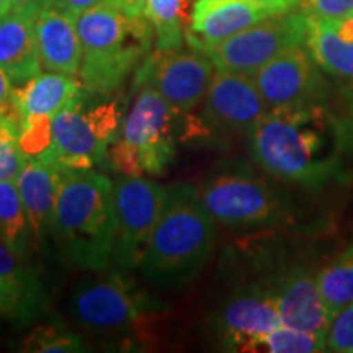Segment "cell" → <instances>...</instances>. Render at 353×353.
I'll return each instance as SVG.
<instances>
[{
    "mask_svg": "<svg viewBox=\"0 0 353 353\" xmlns=\"http://www.w3.org/2000/svg\"><path fill=\"white\" fill-rule=\"evenodd\" d=\"M298 8L312 19L341 20L352 15L353 0H299Z\"/></svg>",
    "mask_w": 353,
    "mask_h": 353,
    "instance_id": "cell-30",
    "label": "cell"
},
{
    "mask_svg": "<svg viewBox=\"0 0 353 353\" xmlns=\"http://www.w3.org/2000/svg\"><path fill=\"white\" fill-rule=\"evenodd\" d=\"M10 10L25 13V15L37 20V17L44 8L54 6V0H10Z\"/></svg>",
    "mask_w": 353,
    "mask_h": 353,
    "instance_id": "cell-31",
    "label": "cell"
},
{
    "mask_svg": "<svg viewBox=\"0 0 353 353\" xmlns=\"http://www.w3.org/2000/svg\"><path fill=\"white\" fill-rule=\"evenodd\" d=\"M63 174V167L41 152L28 157L15 180L37 247L46 245L54 236L56 200Z\"/></svg>",
    "mask_w": 353,
    "mask_h": 353,
    "instance_id": "cell-17",
    "label": "cell"
},
{
    "mask_svg": "<svg viewBox=\"0 0 353 353\" xmlns=\"http://www.w3.org/2000/svg\"><path fill=\"white\" fill-rule=\"evenodd\" d=\"M82 82L77 76L39 72L23 85L13 88L12 110L19 125L34 120H52L57 113L82 103Z\"/></svg>",
    "mask_w": 353,
    "mask_h": 353,
    "instance_id": "cell-19",
    "label": "cell"
},
{
    "mask_svg": "<svg viewBox=\"0 0 353 353\" xmlns=\"http://www.w3.org/2000/svg\"><path fill=\"white\" fill-rule=\"evenodd\" d=\"M12 6H10V0H0V17L3 15V13H7L10 10Z\"/></svg>",
    "mask_w": 353,
    "mask_h": 353,
    "instance_id": "cell-37",
    "label": "cell"
},
{
    "mask_svg": "<svg viewBox=\"0 0 353 353\" xmlns=\"http://www.w3.org/2000/svg\"><path fill=\"white\" fill-rule=\"evenodd\" d=\"M332 23L335 33L341 37L343 41L353 43V15H348L341 20H329Z\"/></svg>",
    "mask_w": 353,
    "mask_h": 353,
    "instance_id": "cell-35",
    "label": "cell"
},
{
    "mask_svg": "<svg viewBox=\"0 0 353 353\" xmlns=\"http://www.w3.org/2000/svg\"><path fill=\"white\" fill-rule=\"evenodd\" d=\"M144 304L139 293L118 272L95 273L79 281L69 311L83 330L92 334H121L139 321Z\"/></svg>",
    "mask_w": 353,
    "mask_h": 353,
    "instance_id": "cell-10",
    "label": "cell"
},
{
    "mask_svg": "<svg viewBox=\"0 0 353 353\" xmlns=\"http://www.w3.org/2000/svg\"><path fill=\"white\" fill-rule=\"evenodd\" d=\"M276 301L267 281L237 288L219 307L216 332L228 350L254 352L260 339L280 325Z\"/></svg>",
    "mask_w": 353,
    "mask_h": 353,
    "instance_id": "cell-13",
    "label": "cell"
},
{
    "mask_svg": "<svg viewBox=\"0 0 353 353\" xmlns=\"http://www.w3.org/2000/svg\"><path fill=\"white\" fill-rule=\"evenodd\" d=\"M183 12L185 0H145L144 17L156 34L157 51H180L185 38Z\"/></svg>",
    "mask_w": 353,
    "mask_h": 353,
    "instance_id": "cell-25",
    "label": "cell"
},
{
    "mask_svg": "<svg viewBox=\"0 0 353 353\" xmlns=\"http://www.w3.org/2000/svg\"><path fill=\"white\" fill-rule=\"evenodd\" d=\"M254 352L270 353H317L327 352V339L280 324L260 339Z\"/></svg>",
    "mask_w": 353,
    "mask_h": 353,
    "instance_id": "cell-26",
    "label": "cell"
},
{
    "mask_svg": "<svg viewBox=\"0 0 353 353\" xmlns=\"http://www.w3.org/2000/svg\"><path fill=\"white\" fill-rule=\"evenodd\" d=\"M268 112L252 76L216 70L203 100V118L226 134H249Z\"/></svg>",
    "mask_w": 353,
    "mask_h": 353,
    "instance_id": "cell-14",
    "label": "cell"
},
{
    "mask_svg": "<svg viewBox=\"0 0 353 353\" xmlns=\"http://www.w3.org/2000/svg\"><path fill=\"white\" fill-rule=\"evenodd\" d=\"M214 72L205 52L157 51L138 65L134 85H151L175 113H190L203 103Z\"/></svg>",
    "mask_w": 353,
    "mask_h": 353,
    "instance_id": "cell-11",
    "label": "cell"
},
{
    "mask_svg": "<svg viewBox=\"0 0 353 353\" xmlns=\"http://www.w3.org/2000/svg\"><path fill=\"white\" fill-rule=\"evenodd\" d=\"M113 7L128 17H143L145 0H108Z\"/></svg>",
    "mask_w": 353,
    "mask_h": 353,
    "instance_id": "cell-34",
    "label": "cell"
},
{
    "mask_svg": "<svg viewBox=\"0 0 353 353\" xmlns=\"http://www.w3.org/2000/svg\"><path fill=\"white\" fill-rule=\"evenodd\" d=\"M41 68L50 72L79 76L82 64V44L76 17L61 7L51 6L34 20Z\"/></svg>",
    "mask_w": 353,
    "mask_h": 353,
    "instance_id": "cell-20",
    "label": "cell"
},
{
    "mask_svg": "<svg viewBox=\"0 0 353 353\" xmlns=\"http://www.w3.org/2000/svg\"><path fill=\"white\" fill-rule=\"evenodd\" d=\"M12 81L7 76L6 70L0 68V114L8 113L12 110Z\"/></svg>",
    "mask_w": 353,
    "mask_h": 353,
    "instance_id": "cell-33",
    "label": "cell"
},
{
    "mask_svg": "<svg viewBox=\"0 0 353 353\" xmlns=\"http://www.w3.org/2000/svg\"><path fill=\"white\" fill-rule=\"evenodd\" d=\"M317 272L304 263H293L267 280L276 301L281 324L327 339L332 321L321 296Z\"/></svg>",
    "mask_w": 353,
    "mask_h": 353,
    "instance_id": "cell-15",
    "label": "cell"
},
{
    "mask_svg": "<svg viewBox=\"0 0 353 353\" xmlns=\"http://www.w3.org/2000/svg\"><path fill=\"white\" fill-rule=\"evenodd\" d=\"M268 110L307 103H327L332 87L306 46H293L254 74Z\"/></svg>",
    "mask_w": 353,
    "mask_h": 353,
    "instance_id": "cell-12",
    "label": "cell"
},
{
    "mask_svg": "<svg viewBox=\"0 0 353 353\" xmlns=\"http://www.w3.org/2000/svg\"><path fill=\"white\" fill-rule=\"evenodd\" d=\"M306 28L307 15L296 8L259 21L228 38L206 56L216 70L254 76L273 57L290 48L304 44Z\"/></svg>",
    "mask_w": 353,
    "mask_h": 353,
    "instance_id": "cell-7",
    "label": "cell"
},
{
    "mask_svg": "<svg viewBox=\"0 0 353 353\" xmlns=\"http://www.w3.org/2000/svg\"><path fill=\"white\" fill-rule=\"evenodd\" d=\"M136 88L121 136L112 149V162L121 175H159L175 154L172 138L175 112L154 87Z\"/></svg>",
    "mask_w": 353,
    "mask_h": 353,
    "instance_id": "cell-6",
    "label": "cell"
},
{
    "mask_svg": "<svg viewBox=\"0 0 353 353\" xmlns=\"http://www.w3.org/2000/svg\"><path fill=\"white\" fill-rule=\"evenodd\" d=\"M103 2H107V0H54V6L61 7L65 12H69L70 15L77 17L81 15V13L90 10V8L100 6V3Z\"/></svg>",
    "mask_w": 353,
    "mask_h": 353,
    "instance_id": "cell-32",
    "label": "cell"
},
{
    "mask_svg": "<svg viewBox=\"0 0 353 353\" xmlns=\"http://www.w3.org/2000/svg\"><path fill=\"white\" fill-rule=\"evenodd\" d=\"M23 352L37 353H72L85 352V343L79 335L63 325H43L21 342Z\"/></svg>",
    "mask_w": 353,
    "mask_h": 353,
    "instance_id": "cell-28",
    "label": "cell"
},
{
    "mask_svg": "<svg viewBox=\"0 0 353 353\" xmlns=\"http://www.w3.org/2000/svg\"><path fill=\"white\" fill-rule=\"evenodd\" d=\"M117 236L113 262L118 267L136 268L165 203L167 187L144 175H121L113 180Z\"/></svg>",
    "mask_w": 353,
    "mask_h": 353,
    "instance_id": "cell-9",
    "label": "cell"
},
{
    "mask_svg": "<svg viewBox=\"0 0 353 353\" xmlns=\"http://www.w3.org/2000/svg\"><path fill=\"white\" fill-rule=\"evenodd\" d=\"M46 306L48 294L28 260L0 239V317L25 325L41 316Z\"/></svg>",
    "mask_w": 353,
    "mask_h": 353,
    "instance_id": "cell-18",
    "label": "cell"
},
{
    "mask_svg": "<svg viewBox=\"0 0 353 353\" xmlns=\"http://www.w3.org/2000/svg\"><path fill=\"white\" fill-rule=\"evenodd\" d=\"M118 125L117 103L90 110H82L81 103L52 118L51 143L43 152L63 169H92L107 156L108 145L117 139Z\"/></svg>",
    "mask_w": 353,
    "mask_h": 353,
    "instance_id": "cell-8",
    "label": "cell"
},
{
    "mask_svg": "<svg viewBox=\"0 0 353 353\" xmlns=\"http://www.w3.org/2000/svg\"><path fill=\"white\" fill-rule=\"evenodd\" d=\"M317 283L332 317L353 303V242L317 272Z\"/></svg>",
    "mask_w": 353,
    "mask_h": 353,
    "instance_id": "cell-24",
    "label": "cell"
},
{
    "mask_svg": "<svg viewBox=\"0 0 353 353\" xmlns=\"http://www.w3.org/2000/svg\"><path fill=\"white\" fill-rule=\"evenodd\" d=\"M250 156L265 174L311 192L353 179V117L327 103L272 108L249 132Z\"/></svg>",
    "mask_w": 353,
    "mask_h": 353,
    "instance_id": "cell-1",
    "label": "cell"
},
{
    "mask_svg": "<svg viewBox=\"0 0 353 353\" xmlns=\"http://www.w3.org/2000/svg\"><path fill=\"white\" fill-rule=\"evenodd\" d=\"M327 352L353 353V303L341 309L330 321Z\"/></svg>",
    "mask_w": 353,
    "mask_h": 353,
    "instance_id": "cell-29",
    "label": "cell"
},
{
    "mask_svg": "<svg viewBox=\"0 0 353 353\" xmlns=\"http://www.w3.org/2000/svg\"><path fill=\"white\" fill-rule=\"evenodd\" d=\"M304 46L325 74L353 81V43L343 41L329 20L307 15Z\"/></svg>",
    "mask_w": 353,
    "mask_h": 353,
    "instance_id": "cell-22",
    "label": "cell"
},
{
    "mask_svg": "<svg viewBox=\"0 0 353 353\" xmlns=\"http://www.w3.org/2000/svg\"><path fill=\"white\" fill-rule=\"evenodd\" d=\"M76 23L82 44L79 79L90 94L120 90L156 38L144 15L128 17L108 0L77 15Z\"/></svg>",
    "mask_w": 353,
    "mask_h": 353,
    "instance_id": "cell-4",
    "label": "cell"
},
{
    "mask_svg": "<svg viewBox=\"0 0 353 353\" xmlns=\"http://www.w3.org/2000/svg\"><path fill=\"white\" fill-rule=\"evenodd\" d=\"M28 157L21 144V130L15 114L12 112L0 114V182H15Z\"/></svg>",
    "mask_w": 353,
    "mask_h": 353,
    "instance_id": "cell-27",
    "label": "cell"
},
{
    "mask_svg": "<svg viewBox=\"0 0 353 353\" xmlns=\"http://www.w3.org/2000/svg\"><path fill=\"white\" fill-rule=\"evenodd\" d=\"M200 193L216 223L231 229L285 226L296 218L285 193L249 170L216 174Z\"/></svg>",
    "mask_w": 353,
    "mask_h": 353,
    "instance_id": "cell-5",
    "label": "cell"
},
{
    "mask_svg": "<svg viewBox=\"0 0 353 353\" xmlns=\"http://www.w3.org/2000/svg\"><path fill=\"white\" fill-rule=\"evenodd\" d=\"M114 236L113 180L92 169H64L52 241L74 265L103 272L113 260Z\"/></svg>",
    "mask_w": 353,
    "mask_h": 353,
    "instance_id": "cell-3",
    "label": "cell"
},
{
    "mask_svg": "<svg viewBox=\"0 0 353 353\" xmlns=\"http://www.w3.org/2000/svg\"><path fill=\"white\" fill-rule=\"evenodd\" d=\"M352 15H353V12H352Z\"/></svg>",
    "mask_w": 353,
    "mask_h": 353,
    "instance_id": "cell-38",
    "label": "cell"
},
{
    "mask_svg": "<svg viewBox=\"0 0 353 353\" xmlns=\"http://www.w3.org/2000/svg\"><path fill=\"white\" fill-rule=\"evenodd\" d=\"M0 68L17 87L43 70L32 17L15 10L0 17Z\"/></svg>",
    "mask_w": 353,
    "mask_h": 353,
    "instance_id": "cell-21",
    "label": "cell"
},
{
    "mask_svg": "<svg viewBox=\"0 0 353 353\" xmlns=\"http://www.w3.org/2000/svg\"><path fill=\"white\" fill-rule=\"evenodd\" d=\"M0 239L25 260L34 249L32 226L13 180L0 182Z\"/></svg>",
    "mask_w": 353,
    "mask_h": 353,
    "instance_id": "cell-23",
    "label": "cell"
},
{
    "mask_svg": "<svg viewBox=\"0 0 353 353\" xmlns=\"http://www.w3.org/2000/svg\"><path fill=\"white\" fill-rule=\"evenodd\" d=\"M214 223L196 187H167L164 208L138 265L141 275L169 291L192 283L213 252Z\"/></svg>",
    "mask_w": 353,
    "mask_h": 353,
    "instance_id": "cell-2",
    "label": "cell"
},
{
    "mask_svg": "<svg viewBox=\"0 0 353 353\" xmlns=\"http://www.w3.org/2000/svg\"><path fill=\"white\" fill-rule=\"evenodd\" d=\"M273 15L280 13L252 0H196L185 39L193 51L208 54L228 38Z\"/></svg>",
    "mask_w": 353,
    "mask_h": 353,
    "instance_id": "cell-16",
    "label": "cell"
},
{
    "mask_svg": "<svg viewBox=\"0 0 353 353\" xmlns=\"http://www.w3.org/2000/svg\"><path fill=\"white\" fill-rule=\"evenodd\" d=\"M252 2H257V3H262V6L270 7L278 13H286L291 10H296L299 6V0H252Z\"/></svg>",
    "mask_w": 353,
    "mask_h": 353,
    "instance_id": "cell-36",
    "label": "cell"
}]
</instances>
